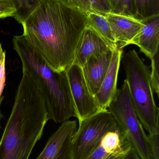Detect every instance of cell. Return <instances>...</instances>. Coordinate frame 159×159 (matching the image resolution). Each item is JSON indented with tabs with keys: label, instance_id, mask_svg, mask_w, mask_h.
<instances>
[{
	"label": "cell",
	"instance_id": "ba28073f",
	"mask_svg": "<svg viewBox=\"0 0 159 159\" xmlns=\"http://www.w3.org/2000/svg\"><path fill=\"white\" fill-rule=\"evenodd\" d=\"M77 129L76 120L62 123L36 159H72V140Z\"/></svg>",
	"mask_w": 159,
	"mask_h": 159
},
{
	"label": "cell",
	"instance_id": "d4e9b609",
	"mask_svg": "<svg viewBox=\"0 0 159 159\" xmlns=\"http://www.w3.org/2000/svg\"><path fill=\"white\" fill-rule=\"evenodd\" d=\"M123 159H141L137 153L131 148Z\"/></svg>",
	"mask_w": 159,
	"mask_h": 159
},
{
	"label": "cell",
	"instance_id": "44dd1931",
	"mask_svg": "<svg viewBox=\"0 0 159 159\" xmlns=\"http://www.w3.org/2000/svg\"><path fill=\"white\" fill-rule=\"evenodd\" d=\"M5 51L0 44V100L4 89L6 80Z\"/></svg>",
	"mask_w": 159,
	"mask_h": 159
},
{
	"label": "cell",
	"instance_id": "d6986e66",
	"mask_svg": "<svg viewBox=\"0 0 159 159\" xmlns=\"http://www.w3.org/2000/svg\"><path fill=\"white\" fill-rule=\"evenodd\" d=\"M151 69L150 72L151 85L154 93H157L159 96V51L154 57L151 59Z\"/></svg>",
	"mask_w": 159,
	"mask_h": 159
},
{
	"label": "cell",
	"instance_id": "9a60e30c",
	"mask_svg": "<svg viewBox=\"0 0 159 159\" xmlns=\"http://www.w3.org/2000/svg\"><path fill=\"white\" fill-rule=\"evenodd\" d=\"M87 25L93 29L109 46L111 50L118 49L106 18L92 11L87 12Z\"/></svg>",
	"mask_w": 159,
	"mask_h": 159
},
{
	"label": "cell",
	"instance_id": "e0dca14e",
	"mask_svg": "<svg viewBox=\"0 0 159 159\" xmlns=\"http://www.w3.org/2000/svg\"><path fill=\"white\" fill-rule=\"evenodd\" d=\"M16 9L14 17L19 23L22 22L33 12L42 0H11Z\"/></svg>",
	"mask_w": 159,
	"mask_h": 159
},
{
	"label": "cell",
	"instance_id": "5b68a950",
	"mask_svg": "<svg viewBox=\"0 0 159 159\" xmlns=\"http://www.w3.org/2000/svg\"><path fill=\"white\" fill-rule=\"evenodd\" d=\"M118 127L141 159H151L149 138L140 122L126 80L108 106Z\"/></svg>",
	"mask_w": 159,
	"mask_h": 159
},
{
	"label": "cell",
	"instance_id": "ac0fdd59",
	"mask_svg": "<svg viewBox=\"0 0 159 159\" xmlns=\"http://www.w3.org/2000/svg\"><path fill=\"white\" fill-rule=\"evenodd\" d=\"M107 1L111 13L136 18L134 0H107Z\"/></svg>",
	"mask_w": 159,
	"mask_h": 159
},
{
	"label": "cell",
	"instance_id": "4fadbf2b",
	"mask_svg": "<svg viewBox=\"0 0 159 159\" xmlns=\"http://www.w3.org/2000/svg\"><path fill=\"white\" fill-rule=\"evenodd\" d=\"M123 53L122 49H116L113 51L108 71L101 89L94 96L97 104L102 110H107L116 93L119 71Z\"/></svg>",
	"mask_w": 159,
	"mask_h": 159
},
{
	"label": "cell",
	"instance_id": "30bf717a",
	"mask_svg": "<svg viewBox=\"0 0 159 159\" xmlns=\"http://www.w3.org/2000/svg\"><path fill=\"white\" fill-rule=\"evenodd\" d=\"M109 49L105 41L87 25L77 43L72 63L82 67L91 57L101 56Z\"/></svg>",
	"mask_w": 159,
	"mask_h": 159
},
{
	"label": "cell",
	"instance_id": "8fae6325",
	"mask_svg": "<svg viewBox=\"0 0 159 159\" xmlns=\"http://www.w3.org/2000/svg\"><path fill=\"white\" fill-rule=\"evenodd\" d=\"M112 55L113 50L109 49L101 56L91 57L81 67L88 88L93 96L101 89L109 69Z\"/></svg>",
	"mask_w": 159,
	"mask_h": 159
},
{
	"label": "cell",
	"instance_id": "5bb4252c",
	"mask_svg": "<svg viewBox=\"0 0 159 159\" xmlns=\"http://www.w3.org/2000/svg\"><path fill=\"white\" fill-rule=\"evenodd\" d=\"M140 51L152 59L159 51V16L143 20L141 30L133 41Z\"/></svg>",
	"mask_w": 159,
	"mask_h": 159
},
{
	"label": "cell",
	"instance_id": "9c48e42d",
	"mask_svg": "<svg viewBox=\"0 0 159 159\" xmlns=\"http://www.w3.org/2000/svg\"><path fill=\"white\" fill-rule=\"evenodd\" d=\"M105 18L109 23L118 49L132 44L141 30L143 20L133 17L108 13Z\"/></svg>",
	"mask_w": 159,
	"mask_h": 159
},
{
	"label": "cell",
	"instance_id": "2e32d148",
	"mask_svg": "<svg viewBox=\"0 0 159 159\" xmlns=\"http://www.w3.org/2000/svg\"><path fill=\"white\" fill-rule=\"evenodd\" d=\"M136 18L145 20L159 16V0H134Z\"/></svg>",
	"mask_w": 159,
	"mask_h": 159
},
{
	"label": "cell",
	"instance_id": "7402d4cb",
	"mask_svg": "<svg viewBox=\"0 0 159 159\" xmlns=\"http://www.w3.org/2000/svg\"><path fill=\"white\" fill-rule=\"evenodd\" d=\"M16 9L11 0H0V18L14 16Z\"/></svg>",
	"mask_w": 159,
	"mask_h": 159
},
{
	"label": "cell",
	"instance_id": "484cf974",
	"mask_svg": "<svg viewBox=\"0 0 159 159\" xmlns=\"http://www.w3.org/2000/svg\"><path fill=\"white\" fill-rule=\"evenodd\" d=\"M57 1H60V2H63L64 3L66 4L72 6L70 0H57Z\"/></svg>",
	"mask_w": 159,
	"mask_h": 159
},
{
	"label": "cell",
	"instance_id": "6da1fadb",
	"mask_svg": "<svg viewBox=\"0 0 159 159\" xmlns=\"http://www.w3.org/2000/svg\"><path fill=\"white\" fill-rule=\"evenodd\" d=\"M22 35L57 72L66 70L87 25V15L77 7L57 0H42L21 23Z\"/></svg>",
	"mask_w": 159,
	"mask_h": 159
},
{
	"label": "cell",
	"instance_id": "8992f818",
	"mask_svg": "<svg viewBox=\"0 0 159 159\" xmlns=\"http://www.w3.org/2000/svg\"><path fill=\"white\" fill-rule=\"evenodd\" d=\"M119 129L108 109L102 110L79 122L72 140V159H87L99 147L107 132Z\"/></svg>",
	"mask_w": 159,
	"mask_h": 159
},
{
	"label": "cell",
	"instance_id": "7c38bea8",
	"mask_svg": "<svg viewBox=\"0 0 159 159\" xmlns=\"http://www.w3.org/2000/svg\"><path fill=\"white\" fill-rule=\"evenodd\" d=\"M132 147L119 129L108 132L87 159H123Z\"/></svg>",
	"mask_w": 159,
	"mask_h": 159
},
{
	"label": "cell",
	"instance_id": "cb8c5ba5",
	"mask_svg": "<svg viewBox=\"0 0 159 159\" xmlns=\"http://www.w3.org/2000/svg\"><path fill=\"white\" fill-rule=\"evenodd\" d=\"M72 6L77 7L85 13L91 11L90 0H70Z\"/></svg>",
	"mask_w": 159,
	"mask_h": 159
},
{
	"label": "cell",
	"instance_id": "52a82bcc",
	"mask_svg": "<svg viewBox=\"0 0 159 159\" xmlns=\"http://www.w3.org/2000/svg\"><path fill=\"white\" fill-rule=\"evenodd\" d=\"M66 71L79 123L102 110L88 88L82 68L72 63Z\"/></svg>",
	"mask_w": 159,
	"mask_h": 159
},
{
	"label": "cell",
	"instance_id": "7a4b0ae2",
	"mask_svg": "<svg viewBox=\"0 0 159 159\" xmlns=\"http://www.w3.org/2000/svg\"><path fill=\"white\" fill-rule=\"evenodd\" d=\"M49 120L41 92L32 79L22 73L0 141V159H29Z\"/></svg>",
	"mask_w": 159,
	"mask_h": 159
},
{
	"label": "cell",
	"instance_id": "277c9868",
	"mask_svg": "<svg viewBox=\"0 0 159 159\" xmlns=\"http://www.w3.org/2000/svg\"><path fill=\"white\" fill-rule=\"evenodd\" d=\"M121 61L131 99L140 122L149 134L159 132V109L154 100L149 67L134 49L123 53Z\"/></svg>",
	"mask_w": 159,
	"mask_h": 159
},
{
	"label": "cell",
	"instance_id": "ffe728a7",
	"mask_svg": "<svg viewBox=\"0 0 159 159\" xmlns=\"http://www.w3.org/2000/svg\"><path fill=\"white\" fill-rule=\"evenodd\" d=\"M91 11L105 16L111 12L107 0H90Z\"/></svg>",
	"mask_w": 159,
	"mask_h": 159
},
{
	"label": "cell",
	"instance_id": "3957f363",
	"mask_svg": "<svg viewBox=\"0 0 159 159\" xmlns=\"http://www.w3.org/2000/svg\"><path fill=\"white\" fill-rule=\"evenodd\" d=\"M13 48L22 64V73L34 82L46 105L49 117L57 123L77 117L66 70H53L23 35L14 36Z\"/></svg>",
	"mask_w": 159,
	"mask_h": 159
},
{
	"label": "cell",
	"instance_id": "603a6c76",
	"mask_svg": "<svg viewBox=\"0 0 159 159\" xmlns=\"http://www.w3.org/2000/svg\"><path fill=\"white\" fill-rule=\"evenodd\" d=\"M151 159H159V132L148 134Z\"/></svg>",
	"mask_w": 159,
	"mask_h": 159
},
{
	"label": "cell",
	"instance_id": "4316f807",
	"mask_svg": "<svg viewBox=\"0 0 159 159\" xmlns=\"http://www.w3.org/2000/svg\"><path fill=\"white\" fill-rule=\"evenodd\" d=\"M3 98V97H2V98H1V100H0V107H1V103H2V101ZM2 117V115L1 110H0V121H1V120ZM0 127H1V126H0Z\"/></svg>",
	"mask_w": 159,
	"mask_h": 159
}]
</instances>
